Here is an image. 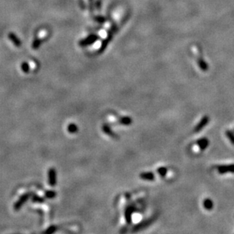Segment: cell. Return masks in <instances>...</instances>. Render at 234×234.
Segmentation results:
<instances>
[{
	"instance_id": "cell-1",
	"label": "cell",
	"mask_w": 234,
	"mask_h": 234,
	"mask_svg": "<svg viewBox=\"0 0 234 234\" xmlns=\"http://www.w3.org/2000/svg\"><path fill=\"white\" fill-rule=\"evenodd\" d=\"M218 170L219 171L220 174H224V173L227 172L234 173V164L218 166Z\"/></svg>"
},
{
	"instance_id": "cell-2",
	"label": "cell",
	"mask_w": 234,
	"mask_h": 234,
	"mask_svg": "<svg viewBox=\"0 0 234 234\" xmlns=\"http://www.w3.org/2000/svg\"><path fill=\"white\" fill-rule=\"evenodd\" d=\"M207 122H208V118H207V117L203 118L201 122H200L199 124H198V126L195 128V132H198V131H199L201 129H202L203 127L206 126Z\"/></svg>"
},
{
	"instance_id": "cell-3",
	"label": "cell",
	"mask_w": 234,
	"mask_h": 234,
	"mask_svg": "<svg viewBox=\"0 0 234 234\" xmlns=\"http://www.w3.org/2000/svg\"><path fill=\"white\" fill-rule=\"evenodd\" d=\"M140 177L142 179L147 180H152L154 179V175L152 174V173H142L140 174Z\"/></svg>"
},
{
	"instance_id": "cell-4",
	"label": "cell",
	"mask_w": 234,
	"mask_h": 234,
	"mask_svg": "<svg viewBox=\"0 0 234 234\" xmlns=\"http://www.w3.org/2000/svg\"><path fill=\"white\" fill-rule=\"evenodd\" d=\"M198 142L199 143L200 147H201L202 149H206L208 144V141L207 139H202V140H200Z\"/></svg>"
},
{
	"instance_id": "cell-5",
	"label": "cell",
	"mask_w": 234,
	"mask_h": 234,
	"mask_svg": "<svg viewBox=\"0 0 234 234\" xmlns=\"http://www.w3.org/2000/svg\"><path fill=\"white\" fill-rule=\"evenodd\" d=\"M204 206L206 207L207 209H210V208H212L213 204H212V202H211V200L206 199V201L204 202Z\"/></svg>"
},
{
	"instance_id": "cell-6",
	"label": "cell",
	"mask_w": 234,
	"mask_h": 234,
	"mask_svg": "<svg viewBox=\"0 0 234 234\" xmlns=\"http://www.w3.org/2000/svg\"><path fill=\"white\" fill-rule=\"evenodd\" d=\"M199 64L200 67H201L202 70H207V68H208L207 64L203 60H199Z\"/></svg>"
},
{
	"instance_id": "cell-7",
	"label": "cell",
	"mask_w": 234,
	"mask_h": 234,
	"mask_svg": "<svg viewBox=\"0 0 234 234\" xmlns=\"http://www.w3.org/2000/svg\"><path fill=\"white\" fill-rule=\"evenodd\" d=\"M227 136H228V138L230 139V142L234 145V133L230 131H227Z\"/></svg>"
},
{
	"instance_id": "cell-8",
	"label": "cell",
	"mask_w": 234,
	"mask_h": 234,
	"mask_svg": "<svg viewBox=\"0 0 234 234\" xmlns=\"http://www.w3.org/2000/svg\"><path fill=\"white\" fill-rule=\"evenodd\" d=\"M158 172L161 175L164 176V174H166V172H167V169H166L165 167H161L160 169H158Z\"/></svg>"
}]
</instances>
